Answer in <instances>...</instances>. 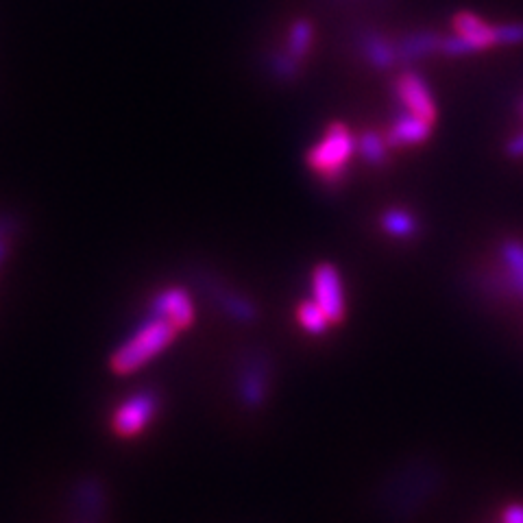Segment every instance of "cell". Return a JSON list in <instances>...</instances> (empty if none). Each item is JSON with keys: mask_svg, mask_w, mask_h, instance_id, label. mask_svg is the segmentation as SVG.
Listing matches in <instances>:
<instances>
[{"mask_svg": "<svg viewBox=\"0 0 523 523\" xmlns=\"http://www.w3.org/2000/svg\"><path fill=\"white\" fill-rule=\"evenodd\" d=\"M502 260L508 269V284L517 295L523 297V245L517 240H508L502 247Z\"/></svg>", "mask_w": 523, "mask_h": 523, "instance_id": "5bb4252c", "label": "cell"}, {"mask_svg": "<svg viewBox=\"0 0 523 523\" xmlns=\"http://www.w3.org/2000/svg\"><path fill=\"white\" fill-rule=\"evenodd\" d=\"M312 24L308 20H297L293 27H290V33H288V53L301 59L303 55H306L310 51L312 46Z\"/></svg>", "mask_w": 523, "mask_h": 523, "instance_id": "e0dca14e", "label": "cell"}, {"mask_svg": "<svg viewBox=\"0 0 523 523\" xmlns=\"http://www.w3.org/2000/svg\"><path fill=\"white\" fill-rule=\"evenodd\" d=\"M199 286L203 293L216 303V308L221 310L225 316H229L234 323H238V325L258 323V319H260L258 306H255L249 297L240 295L238 290L223 284L218 277L205 273L199 277Z\"/></svg>", "mask_w": 523, "mask_h": 523, "instance_id": "5b68a950", "label": "cell"}, {"mask_svg": "<svg viewBox=\"0 0 523 523\" xmlns=\"http://www.w3.org/2000/svg\"><path fill=\"white\" fill-rule=\"evenodd\" d=\"M360 48L364 57L369 59V64L386 70V68H393L397 64V46H393L388 40H384L380 33H364L362 40H360Z\"/></svg>", "mask_w": 523, "mask_h": 523, "instance_id": "4fadbf2b", "label": "cell"}, {"mask_svg": "<svg viewBox=\"0 0 523 523\" xmlns=\"http://www.w3.org/2000/svg\"><path fill=\"white\" fill-rule=\"evenodd\" d=\"M7 255H9V240H0V266L5 264Z\"/></svg>", "mask_w": 523, "mask_h": 523, "instance_id": "d4e9b609", "label": "cell"}, {"mask_svg": "<svg viewBox=\"0 0 523 523\" xmlns=\"http://www.w3.org/2000/svg\"><path fill=\"white\" fill-rule=\"evenodd\" d=\"M18 218L11 214H0V240H9L20 229Z\"/></svg>", "mask_w": 523, "mask_h": 523, "instance_id": "7402d4cb", "label": "cell"}, {"mask_svg": "<svg viewBox=\"0 0 523 523\" xmlns=\"http://www.w3.org/2000/svg\"><path fill=\"white\" fill-rule=\"evenodd\" d=\"M354 149L356 144L351 131L345 125L334 123L325 131L321 142L308 153V166L327 184H336L345 175L347 162Z\"/></svg>", "mask_w": 523, "mask_h": 523, "instance_id": "7a4b0ae2", "label": "cell"}, {"mask_svg": "<svg viewBox=\"0 0 523 523\" xmlns=\"http://www.w3.org/2000/svg\"><path fill=\"white\" fill-rule=\"evenodd\" d=\"M72 502H75L81 523H101L107 513V486L103 478L85 473L72 486Z\"/></svg>", "mask_w": 523, "mask_h": 523, "instance_id": "52a82bcc", "label": "cell"}, {"mask_svg": "<svg viewBox=\"0 0 523 523\" xmlns=\"http://www.w3.org/2000/svg\"><path fill=\"white\" fill-rule=\"evenodd\" d=\"M382 227L386 234H391L395 238H408L417 231V223L415 218H412L410 212L406 210H388L382 216Z\"/></svg>", "mask_w": 523, "mask_h": 523, "instance_id": "2e32d148", "label": "cell"}, {"mask_svg": "<svg viewBox=\"0 0 523 523\" xmlns=\"http://www.w3.org/2000/svg\"><path fill=\"white\" fill-rule=\"evenodd\" d=\"M504 523H523V506L521 504H510L504 515H502Z\"/></svg>", "mask_w": 523, "mask_h": 523, "instance_id": "603a6c76", "label": "cell"}, {"mask_svg": "<svg viewBox=\"0 0 523 523\" xmlns=\"http://www.w3.org/2000/svg\"><path fill=\"white\" fill-rule=\"evenodd\" d=\"M269 68H271V72H273V75H275L277 79L290 81V79L297 77L299 59L293 57L290 53H275V55L271 57Z\"/></svg>", "mask_w": 523, "mask_h": 523, "instance_id": "d6986e66", "label": "cell"}, {"mask_svg": "<svg viewBox=\"0 0 523 523\" xmlns=\"http://www.w3.org/2000/svg\"><path fill=\"white\" fill-rule=\"evenodd\" d=\"M506 151H508L510 157H523V133H519V136H515L513 140L508 142Z\"/></svg>", "mask_w": 523, "mask_h": 523, "instance_id": "cb8c5ba5", "label": "cell"}, {"mask_svg": "<svg viewBox=\"0 0 523 523\" xmlns=\"http://www.w3.org/2000/svg\"><path fill=\"white\" fill-rule=\"evenodd\" d=\"M312 293L314 301L319 303L321 310L327 314L332 323L343 321L345 316V290L340 275L332 264H319L312 273Z\"/></svg>", "mask_w": 523, "mask_h": 523, "instance_id": "8992f818", "label": "cell"}, {"mask_svg": "<svg viewBox=\"0 0 523 523\" xmlns=\"http://www.w3.org/2000/svg\"><path fill=\"white\" fill-rule=\"evenodd\" d=\"M441 48V38L432 31H419L410 33L406 38H401L397 44V57L401 62H417L421 57H428Z\"/></svg>", "mask_w": 523, "mask_h": 523, "instance_id": "8fae6325", "label": "cell"}, {"mask_svg": "<svg viewBox=\"0 0 523 523\" xmlns=\"http://www.w3.org/2000/svg\"><path fill=\"white\" fill-rule=\"evenodd\" d=\"M386 140L375 131L362 133V138L358 140V151L360 155L373 166H380L386 162Z\"/></svg>", "mask_w": 523, "mask_h": 523, "instance_id": "ac0fdd59", "label": "cell"}, {"mask_svg": "<svg viewBox=\"0 0 523 523\" xmlns=\"http://www.w3.org/2000/svg\"><path fill=\"white\" fill-rule=\"evenodd\" d=\"M273 364L264 349H249L238 364L236 393L240 404L251 412L264 408L271 391Z\"/></svg>", "mask_w": 523, "mask_h": 523, "instance_id": "3957f363", "label": "cell"}, {"mask_svg": "<svg viewBox=\"0 0 523 523\" xmlns=\"http://www.w3.org/2000/svg\"><path fill=\"white\" fill-rule=\"evenodd\" d=\"M149 314L168 321L170 325H175L179 332H184L194 323V303L188 295V290L166 288L160 295L153 297Z\"/></svg>", "mask_w": 523, "mask_h": 523, "instance_id": "ba28073f", "label": "cell"}, {"mask_svg": "<svg viewBox=\"0 0 523 523\" xmlns=\"http://www.w3.org/2000/svg\"><path fill=\"white\" fill-rule=\"evenodd\" d=\"M177 332L179 330L175 325H170L164 319H157V316H149V319L142 323L140 330L133 334L125 345H120L114 351L112 360H109V367H112L116 375H131L140 371L144 364H149L173 343Z\"/></svg>", "mask_w": 523, "mask_h": 523, "instance_id": "6da1fadb", "label": "cell"}, {"mask_svg": "<svg viewBox=\"0 0 523 523\" xmlns=\"http://www.w3.org/2000/svg\"><path fill=\"white\" fill-rule=\"evenodd\" d=\"M454 31L476 46V51H484L495 44V29L476 14H458L454 18Z\"/></svg>", "mask_w": 523, "mask_h": 523, "instance_id": "7c38bea8", "label": "cell"}, {"mask_svg": "<svg viewBox=\"0 0 523 523\" xmlns=\"http://www.w3.org/2000/svg\"><path fill=\"white\" fill-rule=\"evenodd\" d=\"M395 88H397L399 101L406 105L408 112L417 114L425 120H432L434 123L436 105H434L428 83H425L419 75H415V72H404V75L397 77Z\"/></svg>", "mask_w": 523, "mask_h": 523, "instance_id": "9c48e42d", "label": "cell"}, {"mask_svg": "<svg viewBox=\"0 0 523 523\" xmlns=\"http://www.w3.org/2000/svg\"><path fill=\"white\" fill-rule=\"evenodd\" d=\"M495 29V44H521L523 42V24L510 22L502 24V27H493Z\"/></svg>", "mask_w": 523, "mask_h": 523, "instance_id": "44dd1931", "label": "cell"}, {"mask_svg": "<svg viewBox=\"0 0 523 523\" xmlns=\"http://www.w3.org/2000/svg\"><path fill=\"white\" fill-rule=\"evenodd\" d=\"M439 51L447 57H462V55H471V53H478L476 46H473L467 38H462V35H447V38H441V48Z\"/></svg>", "mask_w": 523, "mask_h": 523, "instance_id": "ffe728a7", "label": "cell"}, {"mask_svg": "<svg viewBox=\"0 0 523 523\" xmlns=\"http://www.w3.org/2000/svg\"><path fill=\"white\" fill-rule=\"evenodd\" d=\"M160 410V393L155 388H142L120 404L114 412L112 428L120 439H131L140 434Z\"/></svg>", "mask_w": 523, "mask_h": 523, "instance_id": "277c9868", "label": "cell"}, {"mask_svg": "<svg viewBox=\"0 0 523 523\" xmlns=\"http://www.w3.org/2000/svg\"><path fill=\"white\" fill-rule=\"evenodd\" d=\"M297 314H299V323L303 330L314 336L325 334L327 327H330V323H332L316 301H303Z\"/></svg>", "mask_w": 523, "mask_h": 523, "instance_id": "9a60e30c", "label": "cell"}, {"mask_svg": "<svg viewBox=\"0 0 523 523\" xmlns=\"http://www.w3.org/2000/svg\"><path fill=\"white\" fill-rule=\"evenodd\" d=\"M432 133V120H425L417 114L406 112L401 114L391 131H388L386 142L391 144V147H408V144H421L430 138Z\"/></svg>", "mask_w": 523, "mask_h": 523, "instance_id": "30bf717a", "label": "cell"}]
</instances>
